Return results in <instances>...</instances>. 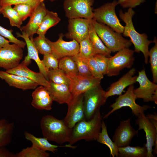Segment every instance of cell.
Here are the masks:
<instances>
[{
    "label": "cell",
    "instance_id": "6da1fadb",
    "mask_svg": "<svg viewBox=\"0 0 157 157\" xmlns=\"http://www.w3.org/2000/svg\"><path fill=\"white\" fill-rule=\"evenodd\" d=\"M135 13L132 8H129L127 11L123 13L122 10L119 12L120 18L125 23L124 26L123 35L129 37L130 41L134 47V52L140 53L141 52L143 54L145 63H148L149 50L150 44L153 43V41L149 40L146 34H140L135 29L132 21V18Z\"/></svg>",
    "mask_w": 157,
    "mask_h": 157
},
{
    "label": "cell",
    "instance_id": "7a4b0ae2",
    "mask_svg": "<svg viewBox=\"0 0 157 157\" xmlns=\"http://www.w3.org/2000/svg\"><path fill=\"white\" fill-rule=\"evenodd\" d=\"M40 126L43 137L48 140L60 144L69 142L72 129L69 128L63 119L47 115L41 118Z\"/></svg>",
    "mask_w": 157,
    "mask_h": 157
},
{
    "label": "cell",
    "instance_id": "3957f363",
    "mask_svg": "<svg viewBox=\"0 0 157 157\" xmlns=\"http://www.w3.org/2000/svg\"><path fill=\"white\" fill-rule=\"evenodd\" d=\"M102 121L99 109L90 119H85L78 122L72 129L69 144L72 145L82 140H97L101 131Z\"/></svg>",
    "mask_w": 157,
    "mask_h": 157
},
{
    "label": "cell",
    "instance_id": "277c9868",
    "mask_svg": "<svg viewBox=\"0 0 157 157\" xmlns=\"http://www.w3.org/2000/svg\"><path fill=\"white\" fill-rule=\"evenodd\" d=\"M91 22L97 34L106 47L112 52L129 48L132 44L130 40L124 38L121 34L108 26L99 23L94 19Z\"/></svg>",
    "mask_w": 157,
    "mask_h": 157
},
{
    "label": "cell",
    "instance_id": "5b68a950",
    "mask_svg": "<svg viewBox=\"0 0 157 157\" xmlns=\"http://www.w3.org/2000/svg\"><path fill=\"white\" fill-rule=\"evenodd\" d=\"M118 5L117 1L104 4L93 10V19L99 23L106 24L115 31L121 34L124 30V26L120 23L117 16L115 8Z\"/></svg>",
    "mask_w": 157,
    "mask_h": 157
},
{
    "label": "cell",
    "instance_id": "8992f818",
    "mask_svg": "<svg viewBox=\"0 0 157 157\" xmlns=\"http://www.w3.org/2000/svg\"><path fill=\"white\" fill-rule=\"evenodd\" d=\"M105 93L100 84L84 93V107L86 120L91 119L101 106L105 104L107 99Z\"/></svg>",
    "mask_w": 157,
    "mask_h": 157
},
{
    "label": "cell",
    "instance_id": "52a82bcc",
    "mask_svg": "<svg viewBox=\"0 0 157 157\" xmlns=\"http://www.w3.org/2000/svg\"><path fill=\"white\" fill-rule=\"evenodd\" d=\"M134 89L133 84L129 85L125 93L119 95L115 102L110 105V108H112V109L106 114L103 118H108L115 111L124 107L131 108L132 113L137 117L140 114L144 113L145 111L150 108L151 107L149 106L144 105L141 106L136 103L137 98L133 92Z\"/></svg>",
    "mask_w": 157,
    "mask_h": 157
},
{
    "label": "cell",
    "instance_id": "ba28073f",
    "mask_svg": "<svg viewBox=\"0 0 157 157\" xmlns=\"http://www.w3.org/2000/svg\"><path fill=\"white\" fill-rule=\"evenodd\" d=\"M94 0H65L63 8L66 16L69 19L93 17L92 6Z\"/></svg>",
    "mask_w": 157,
    "mask_h": 157
},
{
    "label": "cell",
    "instance_id": "9c48e42d",
    "mask_svg": "<svg viewBox=\"0 0 157 157\" xmlns=\"http://www.w3.org/2000/svg\"><path fill=\"white\" fill-rule=\"evenodd\" d=\"M134 52V50L129 48H124L109 58L106 75L108 76H117L124 69L130 68L135 60Z\"/></svg>",
    "mask_w": 157,
    "mask_h": 157
},
{
    "label": "cell",
    "instance_id": "30bf717a",
    "mask_svg": "<svg viewBox=\"0 0 157 157\" xmlns=\"http://www.w3.org/2000/svg\"><path fill=\"white\" fill-rule=\"evenodd\" d=\"M136 82L139 87L134 89L133 92L137 99H142L145 102L154 101L157 104V85L148 78L144 68L138 72Z\"/></svg>",
    "mask_w": 157,
    "mask_h": 157
},
{
    "label": "cell",
    "instance_id": "8fae6325",
    "mask_svg": "<svg viewBox=\"0 0 157 157\" xmlns=\"http://www.w3.org/2000/svg\"><path fill=\"white\" fill-rule=\"evenodd\" d=\"M22 48L15 43L9 44L0 50V67L6 70L13 69L19 64L22 58Z\"/></svg>",
    "mask_w": 157,
    "mask_h": 157
},
{
    "label": "cell",
    "instance_id": "7c38bea8",
    "mask_svg": "<svg viewBox=\"0 0 157 157\" xmlns=\"http://www.w3.org/2000/svg\"><path fill=\"white\" fill-rule=\"evenodd\" d=\"M64 35L60 34L58 40L55 42L46 38V40L52 49V54L59 60L66 56L77 55L79 49V43L74 40L67 42L63 40Z\"/></svg>",
    "mask_w": 157,
    "mask_h": 157
},
{
    "label": "cell",
    "instance_id": "4fadbf2b",
    "mask_svg": "<svg viewBox=\"0 0 157 157\" xmlns=\"http://www.w3.org/2000/svg\"><path fill=\"white\" fill-rule=\"evenodd\" d=\"M84 93L72 97L67 104L68 110L63 119L66 125L72 129L78 122L85 119L84 107Z\"/></svg>",
    "mask_w": 157,
    "mask_h": 157
},
{
    "label": "cell",
    "instance_id": "5bb4252c",
    "mask_svg": "<svg viewBox=\"0 0 157 157\" xmlns=\"http://www.w3.org/2000/svg\"><path fill=\"white\" fill-rule=\"evenodd\" d=\"M68 76L71 80L69 88L72 97L84 93L89 89L100 84L101 79L92 76L79 74Z\"/></svg>",
    "mask_w": 157,
    "mask_h": 157
},
{
    "label": "cell",
    "instance_id": "9a60e30c",
    "mask_svg": "<svg viewBox=\"0 0 157 157\" xmlns=\"http://www.w3.org/2000/svg\"><path fill=\"white\" fill-rule=\"evenodd\" d=\"M135 123L138 126V131L144 130L146 134V143L145 144L147 149L146 157H154L152 154L153 147L157 143V129L145 115L140 114L137 117Z\"/></svg>",
    "mask_w": 157,
    "mask_h": 157
},
{
    "label": "cell",
    "instance_id": "2e32d148",
    "mask_svg": "<svg viewBox=\"0 0 157 157\" xmlns=\"http://www.w3.org/2000/svg\"><path fill=\"white\" fill-rule=\"evenodd\" d=\"M138 131L131 124V118L121 122L113 137V140L118 147L129 145L133 138L138 135Z\"/></svg>",
    "mask_w": 157,
    "mask_h": 157
},
{
    "label": "cell",
    "instance_id": "e0dca14e",
    "mask_svg": "<svg viewBox=\"0 0 157 157\" xmlns=\"http://www.w3.org/2000/svg\"><path fill=\"white\" fill-rule=\"evenodd\" d=\"M91 20L83 18L69 19L68 32L66 34V37L75 40L78 43L88 37Z\"/></svg>",
    "mask_w": 157,
    "mask_h": 157
},
{
    "label": "cell",
    "instance_id": "ac0fdd59",
    "mask_svg": "<svg viewBox=\"0 0 157 157\" xmlns=\"http://www.w3.org/2000/svg\"><path fill=\"white\" fill-rule=\"evenodd\" d=\"M47 11L44 2L40 3L35 8L28 23L21 27L20 29L21 31L25 33L29 37H33L36 33Z\"/></svg>",
    "mask_w": 157,
    "mask_h": 157
},
{
    "label": "cell",
    "instance_id": "d6986e66",
    "mask_svg": "<svg viewBox=\"0 0 157 157\" xmlns=\"http://www.w3.org/2000/svg\"><path fill=\"white\" fill-rule=\"evenodd\" d=\"M27 66L22 61L16 67L6 71L10 74L25 77L34 81L38 85L47 88L49 87V81L46 79L42 74L31 70L27 67Z\"/></svg>",
    "mask_w": 157,
    "mask_h": 157
},
{
    "label": "cell",
    "instance_id": "ffe728a7",
    "mask_svg": "<svg viewBox=\"0 0 157 157\" xmlns=\"http://www.w3.org/2000/svg\"><path fill=\"white\" fill-rule=\"evenodd\" d=\"M135 72V69L132 68L118 81L111 84L106 92V97L107 99L113 96L121 95L125 88L135 83L137 77L134 76Z\"/></svg>",
    "mask_w": 157,
    "mask_h": 157
},
{
    "label": "cell",
    "instance_id": "44dd1931",
    "mask_svg": "<svg viewBox=\"0 0 157 157\" xmlns=\"http://www.w3.org/2000/svg\"><path fill=\"white\" fill-rule=\"evenodd\" d=\"M0 78L4 80L10 86L24 90L35 89L38 85L35 82L27 78L6 71H0Z\"/></svg>",
    "mask_w": 157,
    "mask_h": 157
},
{
    "label": "cell",
    "instance_id": "7402d4cb",
    "mask_svg": "<svg viewBox=\"0 0 157 157\" xmlns=\"http://www.w3.org/2000/svg\"><path fill=\"white\" fill-rule=\"evenodd\" d=\"M16 34L18 37L22 38L26 43L28 54L24 58L28 60H31V59L34 60L38 66L39 72L44 75L47 80L49 81L47 75L48 71L39 57L38 52L33 42V37H30V38L26 34L22 31V34L17 33Z\"/></svg>",
    "mask_w": 157,
    "mask_h": 157
},
{
    "label": "cell",
    "instance_id": "603a6c76",
    "mask_svg": "<svg viewBox=\"0 0 157 157\" xmlns=\"http://www.w3.org/2000/svg\"><path fill=\"white\" fill-rule=\"evenodd\" d=\"M50 86L48 88L49 94L53 101L61 104L70 102L72 96L69 86L65 84H57L49 81Z\"/></svg>",
    "mask_w": 157,
    "mask_h": 157
},
{
    "label": "cell",
    "instance_id": "cb8c5ba5",
    "mask_svg": "<svg viewBox=\"0 0 157 157\" xmlns=\"http://www.w3.org/2000/svg\"><path fill=\"white\" fill-rule=\"evenodd\" d=\"M24 134L25 138L31 142L32 147L43 151H48L54 153L57 151L58 147H66L72 148L75 147V146L71 145L69 144L65 146H59L52 144L49 142L46 138L44 137L42 138L37 137L27 131L24 132Z\"/></svg>",
    "mask_w": 157,
    "mask_h": 157
},
{
    "label": "cell",
    "instance_id": "d4e9b609",
    "mask_svg": "<svg viewBox=\"0 0 157 157\" xmlns=\"http://www.w3.org/2000/svg\"><path fill=\"white\" fill-rule=\"evenodd\" d=\"M89 37L95 54H99L107 57L111 56V52L106 47L96 32L90 20L89 26Z\"/></svg>",
    "mask_w": 157,
    "mask_h": 157
},
{
    "label": "cell",
    "instance_id": "484cf974",
    "mask_svg": "<svg viewBox=\"0 0 157 157\" xmlns=\"http://www.w3.org/2000/svg\"><path fill=\"white\" fill-rule=\"evenodd\" d=\"M14 125L5 119L0 120V148L9 144L11 142Z\"/></svg>",
    "mask_w": 157,
    "mask_h": 157
},
{
    "label": "cell",
    "instance_id": "4316f807",
    "mask_svg": "<svg viewBox=\"0 0 157 157\" xmlns=\"http://www.w3.org/2000/svg\"><path fill=\"white\" fill-rule=\"evenodd\" d=\"M60 21L57 13L48 10L38 28L36 33L38 35L45 36L47 31L58 24Z\"/></svg>",
    "mask_w": 157,
    "mask_h": 157
},
{
    "label": "cell",
    "instance_id": "83f0119b",
    "mask_svg": "<svg viewBox=\"0 0 157 157\" xmlns=\"http://www.w3.org/2000/svg\"><path fill=\"white\" fill-rule=\"evenodd\" d=\"M96 140L98 142L106 145L109 148L110 156L118 157V147L108 136L106 126L103 120L102 121L101 131Z\"/></svg>",
    "mask_w": 157,
    "mask_h": 157
},
{
    "label": "cell",
    "instance_id": "f1b7e54d",
    "mask_svg": "<svg viewBox=\"0 0 157 157\" xmlns=\"http://www.w3.org/2000/svg\"><path fill=\"white\" fill-rule=\"evenodd\" d=\"M118 157H146L147 149L145 145L143 147H133L129 145L118 147Z\"/></svg>",
    "mask_w": 157,
    "mask_h": 157
},
{
    "label": "cell",
    "instance_id": "f546056e",
    "mask_svg": "<svg viewBox=\"0 0 157 157\" xmlns=\"http://www.w3.org/2000/svg\"><path fill=\"white\" fill-rule=\"evenodd\" d=\"M1 13L3 17L8 18L11 26H16L20 29L23 21L17 11L11 5L1 7Z\"/></svg>",
    "mask_w": 157,
    "mask_h": 157
},
{
    "label": "cell",
    "instance_id": "4dcf8cb0",
    "mask_svg": "<svg viewBox=\"0 0 157 157\" xmlns=\"http://www.w3.org/2000/svg\"><path fill=\"white\" fill-rule=\"evenodd\" d=\"M47 75L49 81L57 84H65L69 86L70 79L61 69L58 68L50 69L48 71Z\"/></svg>",
    "mask_w": 157,
    "mask_h": 157
},
{
    "label": "cell",
    "instance_id": "1f68e13d",
    "mask_svg": "<svg viewBox=\"0 0 157 157\" xmlns=\"http://www.w3.org/2000/svg\"><path fill=\"white\" fill-rule=\"evenodd\" d=\"M58 68L68 76L78 74L76 65L72 56H66L59 60Z\"/></svg>",
    "mask_w": 157,
    "mask_h": 157
},
{
    "label": "cell",
    "instance_id": "d6a6232c",
    "mask_svg": "<svg viewBox=\"0 0 157 157\" xmlns=\"http://www.w3.org/2000/svg\"><path fill=\"white\" fill-rule=\"evenodd\" d=\"M79 43V49L77 54L78 56L82 58L87 59L95 54L89 36Z\"/></svg>",
    "mask_w": 157,
    "mask_h": 157
},
{
    "label": "cell",
    "instance_id": "836d02e7",
    "mask_svg": "<svg viewBox=\"0 0 157 157\" xmlns=\"http://www.w3.org/2000/svg\"><path fill=\"white\" fill-rule=\"evenodd\" d=\"M153 42L155 45L149 51V56L151 64V72L152 74L153 82L157 83V40L156 37L154 38Z\"/></svg>",
    "mask_w": 157,
    "mask_h": 157
},
{
    "label": "cell",
    "instance_id": "e575fe53",
    "mask_svg": "<svg viewBox=\"0 0 157 157\" xmlns=\"http://www.w3.org/2000/svg\"><path fill=\"white\" fill-rule=\"evenodd\" d=\"M16 157H49V154L46 151L35 148L32 146L23 149L15 154Z\"/></svg>",
    "mask_w": 157,
    "mask_h": 157
},
{
    "label": "cell",
    "instance_id": "d590c367",
    "mask_svg": "<svg viewBox=\"0 0 157 157\" xmlns=\"http://www.w3.org/2000/svg\"><path fill=\"white\" fill-rule=\"evenodd\" d=\"M34 45L38 52L44 55L46 53L52 54V49L45 36L38 35L33 39Z\"/></svg>",
    "mask_w": 157,
    "mask_h": 157
},
{
    "label": "cell",
    "instance_id": "8d00e7d4",
    "mask_svg": "<svg viewBox=\"0 0 157 157\" xmlns=\"http://www.w3.org/2000/svg\"><path fill=\"white\" fill-rule=\"evenodd\" d=\"M36 7L27 3H21L15 5L13 8L23 21L31 16Z\"/></svg>",
    "mask_w": 157,
    "mask_h": 157
},
{
    "label": "cell",
    "instance_id": "74e56055",
    "mask_svg": "<svg viewBox=\"0 0 157 157\" xmlns=\"http://www.w3.org/2000/svg\"><path fill=\"white\" fill-rule=\"evenodd\" d=\"M53 101L50 95L38 100H32L31 105L38 110H51L52 109V105Z\"/></svg>",
    "mask_w": 157,
    "mask_h": 157
},
{
    "label": "cell",
    "instance_id": "f35d334b",
    "mask_svg": "<svg viewBox=\"0 0 157 157\" xmlns=\"http://www.w3.org/2000/svg\"><path fill=\"white\" fill-rule=\"evenodd\" d=\"M78 69V74L84 76H92L89 70L87 59L82 58L77 55L72 56Z\"/></svg>",
    "mask_w": 157,
    "mask_h": 157
},
{
    "label": "cell",
    "instance_id": "ab89813d",
    "mask_svg": "<svg viewBox=\"0 0 157 157\" xmlns=\"http://www.w3.org/2000/svg\"><path fill=\"white\" fill-rule=\"evenodd\" d=\"M1 7L0 6V14ZM13 31L8 30L0 25V35L4 38H7L10 42L17 44L22 48H24L26 45L25 41L20 40L15 38L12 34Z\"/></svg>",
    "mask_w": 157,
    "mask_h": 157
},
{
    "label": "cell",
    "instance_id": "60d3db41",
    "mask_svg": "<svg viewBox=\"0 0 157 157\" xmlns=\"http://www.w3.org/2000/svg\"><path fill=\"white\" fill-rule=\"evenodd\" d=\"M41 60L47 71L50 69L58 68L59 60L51 53L44 54L43 58Z\"/></svg>",
    "mask_w": 157,
    "mask_h": 157
},
{
    "label": "cell",
    "instance_id": "b9f144b4",
    "mask_svg": "<svg viewBox=\"0 0 157 157\" xmlns=\"http://www.w3.org/2000/svg\"><path fill=\"white\" fill-rule=\"evenodd\" d=\"M44 0H0V6L15 5L19 4L27 3L36 7Z\"/></svg>",
    "mask_w": 157,
    "mask_h": 157
},
{
    "label": "cell",
    "instance_id": "7bdbcfd3",
    "mask_svg": "<svg viewBox=\"0 0 157 157\" xmlns=\"http://www.w3.org/2000/svg\"><path fill=\"white\" fill-rule=\"evenodd\" d=\"M87 61L92 76L96 78L102 79L104 75L101 73L93 56L87 59Z\"/></svg>",
    "mask_w": 157,
    "mask_h": 157
},
{
    "label": "cell",
    "instance_id": "ee69618b",
    "mask_svg": "<svg viewBox=\"0 0 157 157\" xmlns=\"http://www.w3.org/2000/svg\"><path fill=\"white\" fill-rule=\"evenodd\" d=\"M94 58L102 74H106L108 63L109 58L99 54H95Z\"/></svg>",
    "mask_w": 157,
    "mask_h": 157
},
{
    "label": "cell",
    "instance_id": "f6af8a7d",
    "mask_svg": "<svg viewBox=\"0 0 157 157\" xmlns=\"http://www.w3.org/2000/svg\"><path fill=\"white\" fill-rule=\"evenodd\" d=\"M49 95L48 88L42 85L35 88L32 94L33 100L40 99Z\"/></svg>",
    "mask_w": 157,
    "mask_h": 157
},
{
    "label": "cell",
    "instance_id": "bcb514c9",
    "mask_svg": "<svg viewBox=\"0 0 157 157\" xmlns=\"http://www.w3.org/2000/svg\"><path fill=\"white\" fill-rule=\"evenodd\" d=\"M145 0H118V4L124 8H133L144 3Z\"/></svg>",
    "mask_w": 157,
    "mask_h": 157
},
{
    "label": "cell",
    "instance_id": "7dc6e473",
    "mask_svg": "<svg viewBox=\"0 0 157 157\" xmlns=\"http://www.w3.org/2000/svg\"><path fill=\"white\" fill-rule=\"evenodd\" d=\"M0 157H16L15 154L11 152L4 147L0 148Z\"/></svg>",
    "mask_w": 157,
    "mask_h": 157
},
{
    "label": "cell",
    "instance_id": "c3c4849f",
    "mask_svg": "<svg viewBox=\"0 0 157 157\" xmlns=\"http://www.w3.org/2000/svg\"><path fill=\"white\" fill-rule=\"evenodd\" d=\"M152 123L156 129H157V115L155 113L154 114H148L146 116Z\"/></svg>",
    "mask_w": 157,
    "mask_h": 157
},
{
    "label": "cell",
    "instance_id": "681fc988",
    "mask_svg": "<svg viewBox=\"0 0 157 157\" xmlns=\"http://www.w3.org/2000/svg\"><path fill=\"white\" fill-rule=\"evenodd\" d=\"M10 42L0 35V48H1L9 44Z\"/></svg>",
    "mask_w": 157,
    "mask_h": 157
},
{
    "label": "cell",
    "instance_id": "f907efd6",
    "mask_svg": "<svg viewBox=\"0 0 157 157\" xmlns=\"http://www.w3.org/2000/svg\"><path fill=\"white\" fill-rule=\"evenodd\" d=\"M49 0V1H56V0Z\"/></svg>",
    "mask_w": 157,
    "mask_h": 157
},
{
    "label": "cell",
    "instance_id": "816d5d0a",
    "mask_svg": "<svg viewBox=\"0 0 157 157\" xmlns=\"http://www.w3.org/2000/svg\"><path fill=\"white\" fill-rule=\"evenodd\" d=\"M1 48H0V49H1Z\"/></svg>",
    "mask_w": 157,
    "mask_h": 157
}]
</instances>
